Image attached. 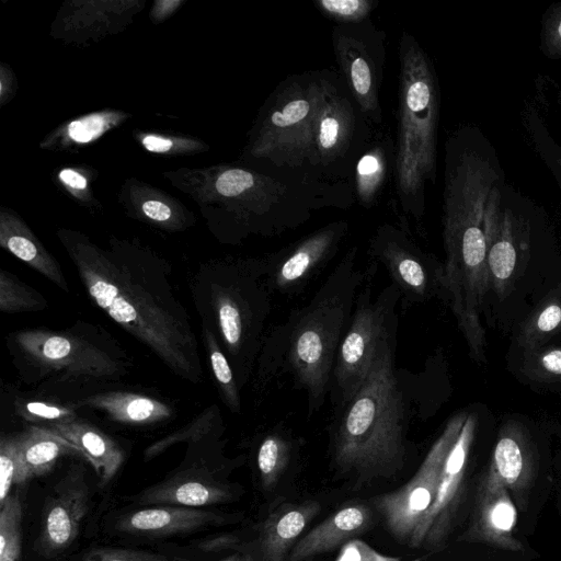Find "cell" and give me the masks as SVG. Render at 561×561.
Here are the masks:
<instances>
[{
    "label": "cell",
    "instance_id": "20",
    "mask_svg": "<svg viewBox=\"0 0 561 561\" xmlns=\"http://www.w3.org/2000/svg\"><path fill=\"white\" fill-rule=\"evenodd\" d=\"M371 508L364 503H350L327 517L294 546L286 561L309 558L341 548L347 541L366 533L373 524Z\"/></svg>",
    "mask_w": 561,
    "mask_h": 561
},
{
    "label": "cell",
    "instance_id": "8",
    "mask_svg": "<svg viewBox=\"0 0 561 561\" xmlns=\"http://www.w3.org/2000/svg\"><path fill=\"white\" fill-rule=\"evenodd\" d=\"M320 82L294 88L279 98L259 128L252 153L278 162L316 157V122Z\"/></svg>",
    "mask_w": 561,
    "mask_h": 561
},
{
    "label": "cell",
    "instance_id": "19",
    "mask_svg": "<svg viewBox=\"0 0 561 561\" xmlns=\"http://www.w3.org/2000/svg\"><path fill=\"white\" fill-rule=\"evenodd\" d=\"M320 512L321 505L314 500L283 503L261 523L254 548L242 550L251 552L256 561H286L302 531Z\"/></svg>",
    "mask_w": 561,
    "mask_h": 561
},
{
    "label": "cell",
    "instance_id": "37",
    "mask_svg": "<svg viewBox=\"0 0 561 561\" xmlns=\"http://www.w3.org/2000/svg\"><path fill=\"white\" fill-rule=\"evenodd\" d=\"M18 412L24 419L37 422V426L43 425L42 427L77 419L73 410L69 408L39 401L23 402L18 405Z\"/></svg>",
    "mask_w": 561,
    "mask_h": 561
},
{
    "label": "cell",
    "instance_id": "4",
    "mask_svg": "<svg viewBox=\"0 0 561 561\" xmlns=\"http://www.w3.org/2000/svg\"><path fill=\"white\" fill-rule=\"evenodd\" d=\"M439 93L427 55L409 34L400 42L397 190L405 211L421 217L424 187L436 174Z\"/></svg>",
    "mask_w": 561,
    "mask_h": 561
},
{
    "label": "cell",
    "instance_id": "31",
    "mask_svg": "<svg viewBox=\"0 0 561 561\" xmlns=\"http://www.w3.org/2000/svg\"><path fill=\"white\" fill-rule=\"evenodd\" d=\"M0 561H22V503L18 492L0 504Z\"/></svg>",
    "mask_w": 561,
    "mask_h": 561
},
{
    "label": "cell",
    "instance_id": "15",
    "mask_svg": "<svg viewBox=\"0 0 561 561\" xmlns=\"http://www.w3.org/2000/svg\"><path fill=\"white\" fill-rule=\"evenodd\" d=\"M345 225L327 226L293 248L264 260L271 293L297 295L333 257L345 233Z\"/></svg>",
    "mask_w": 561,
    "mask_h": 561
},
{
    "label": "cell",
    "instance_id": "34",
    "mask_svg": "<svg viewBox=\"0 0 561 561\" xmlns=\"http://www.w3.org/2000/svg\"><path fill=\"white\" fill-rule=\"evenodd\" d=\"M385 175V156L380 149L366 152L356 165V191L364 204H370Z\"/></svg>",
    "mask_w": 561,
    "mask_h": 561
},
{
    "label": "cell",
    "instance_id": "3",
    "mask_svg": "<svg viewBox=\"0 0 561 561\" xmlns=\"http://www.w3.org/2000/svg\"><path fill=\"white\" fill-rule=\"evenodd\" d=\"M396 337L397 329L383 339L368 376L332 426L333 462L358 483L389 478L405 461L409 404L394 369Z\"/></svg>",
    "mask_w": 561,
    "mask_h": 561
},
{
    "label": "cell",
    "instance_id": "32",
    "mask_svg": "<svg viewBox=\"0 0 561 561\" xmlns=\"http://www.w3.org/2000/svg\"><path fill=\"white\" fill-rule=\"evenodd\" d=\"M47 300L15 275L0 271V310L5 313L43 310Z\"/></svg>",
    "mask_w": 561,
    "mask_h": 561
},
{
    "label": "cell",
    "instance_id": "21",
    "mask_svg": "<svg viewBox=\"0 0 561 561\" xmlns=\"http://www.w3.org/2000/svg\"><path fill=\"white\" fill-rule=\"evenodd\" d=\"M334 49L362 112L375 115L378 103V69L368 47L353 34L337 31Z\"/></svg>",
    "mask_w": 561,
    "mask_h": 561
},
{
    "label": "cell",
    "instance_id": "12",
    "mask_svg": "<svg viewBox=\"0 0 561 561\" xmlns=\"http://www.w3.org/2000/svg\"><path fill=\"white\" fill-rule=\"evenodd\" d=\"M91 489L85 470L71 466L53 486L44 504L35 550L44 560H54L76 543L91 508Z\"/></svg>",
    "mask_w": 561,
    "mask_h": 561
},
{
    "label": "cell",
    "instance_id": "6",
    "mask_svg": "<svg viewBox=\"0 0 561 561\" xmlns=\"http://www.w3.org/2000/svg\"><path fill=\"white\" fill-rule=\"evenodd\" d=\"M376 264L368 266L351 321L339 346L331 378V401L335 410L344 407L359 390L374 364L383 339L398 328L396 307L401 299L398 288L390 284L376 297L371 278Z\"/></svg>",
    "mask_w": 561,
    "mask_h": 561
},
{
    "label": "cell",
    "instance_id": "24",
    "mask_svg": "<svg viewBox=\"0 0 561 561\" xmlns=\"http://www.w3.org/2000/svg\"><path fill=\"white\" fill-rule=\"evenodd\" d=\"M15 437L22 484L34 477L46 474L65 456L83 457L76 445L42 426H28Z\"/></svg>",
    "mask_w": 561,
    "mask_h": 561
},
{
    "label": "cell",
    "instance_id": "22",
    "mask_svg": "<svg viewBox=\"0 0 561 561\" xmlns=\"http://www.w3.org/2000/svg\"><path fill=\"white\" fill-rule=\"evenodd\" d=\"M76 445L96 471L102 486L111 482L124 462V451L108 435L77 419L45 427Z\"/></svg>",
    "mask_w": 561,
    "mask_h": 561
},
{
    "label": "cell",
    "instance_id": "42",
    "mask_svg": "<svg viewBox=\"0 0 561 561\" xmlns=\"http://www.w3.org/2000/svg\"><path fill=\"white\" fill-rule=\"evenodd\" d=\"M141 211L149 219L157 222H168L172 218V208L164 202L156 198L146 199Z\"/></svg>",
    "mask_w": 561,
    "mask_h": 561
},
{
    "label": "cell",
    "instance_id": "46",
    "mask_svg": "<svg viewBox=\"0 0 561 561\" xmlns=\"http://www.w3.org/2000/svg\"><path fill=\"white\" fill-rule=\"evenodd\" d=\"M233 552L217 561H256L255 557L247 550H232Z\"/></svg>",
    "mask_w": 561,
    "mask_h": 561
},
{
    "label": "cell",
    "instance_id": "2",
    "mask_svg": "<svg viewBox=\"0 0 561 561\" xmlns=\"http://www.w3.org/2000/svg\"><path fill=\"white\" fill-rule=\"evenodd\" d=\"M352 248L304 307L265 339L260 376L283 371L307 396L308 417L318 412L330 391L336 353L346 332L366 271L357 267Z\"/></svg>",
    "mask_w": 561,
    "mask_h": 561
},
{
    "label": "cell",
    "instance_id": "33",
    "mask_svg": "<svg viewBox=\"0 0 561 561\" xmlns=\"http://www.w3.org/2000/svg\"><path fill=\"white\" fill-rule=\"evenodd\" d=\"M79 561H197L173 552L131 548L93 547L85 550Z\"/></svg>",
    "mask_w": 561,
    "mask_h": 561
},
{
    "label": "cell",
    "instance_id": "16",
    "mask_svg": "<svg viewBox=\"0 0 561 561\" xmlns=\"http://www.w3.org/2000/svg\"><path fill=\"white\" fill-rule=\"evenodd\" d=\"M524 416H506L496 434L488 466L508 489L520 511L538 469V448L533 426Z\"/></svg>",
    "mask_w": 561,
    "mask_h": 561
},
{
    "label": "cell",
    "instance_id": "43",
    "mask_svg": "<svg viewBox=\"0 0 561 561\" xmlns=\"http://www.w3.org/2000/svg\"><path fill=\"white\" fill-rule=\"evenodd\" d=\"M144 147L151 152L167 153L173 150L182 149L184 142L179 140L174 142L173 139L157 135H146L141 138Z\"/></svg>",
    "mask_w": 561,
    "mask_h": 561
},
{
    "label": "cell",
    "instance_id": "9",
    "mask_svg": "<svg viewBox=\"0 0 561 561\" xmlns=\"http://www.w3.org/2000/svg\"><path fill=\"white\" fill-rule=\"evenodd\" d=\"M14 342L26 362L44 373L88 379H114L123 365L103 347L70 332L23 330Z\"/></svg>",
    "mask_w": 561,
    "mask_h": 561
},
{
    "label": "cell",
    "instance_id": "5",
    "mask_svg": "<svg viewBox=\"0 0 561 561\" xmlns=\"http://www.w3.org/2000/svg\"><path fill=\"white\" fill-rule=\"evenodd\" d=\"M270 294L264 260L229 265L210 285L211 307L239 387L247 382L265 341Z\"/></svg>",
    "mask_w": 561,
    "mask_h": 561
},
{
    "label": "cell",
    "instance_id": "28",
    "mask_svg": "<svg viewBox=\"0 0 561 561\" xmlns=\"http://www.w3.org/2000/svg\"><path fill=\"white\" fill-rule=\"evenodd\" d=\"M294 439L280 427H274L261 439L256 450V468L265 491L273 490L289 466Z\"/></svg>",
    "mask_w": 561,
    "mask_h": 561
},
{
    "label": "cell",
    "instance_id": "25",
    "mask_svg": "<svg viewBox=\"0 0 561 561\" xmlns=\"http://www.w3.org/2000/svg\"><path fill=\"white\" fill-rule=\"evenodd\" d=\"M0 244L59 288L66 293L69 291L68 284L58 262L44 248L28 227L11 213H1Z\"/></svg>",
    "mask_w": 561,
    "mask_h": 561
},
{
    "label": "cell",
    "instance_id": "47",
    "mask_svg": "<svg viewBox=\"0 0 561 561\" xmlns=\"http://www.w3.org/2000/svg\"><path fill=\"white\" fill-rule=\"evenodd\" d=\"M560 286H561V283H560Z\"/></svg>",
    "mask_w": 561,
    "mask_h": 561
},
{
    "label": "cell",
    "instance_id": "36",
    "mask_svg": "<svg viewBox=\"0 0 561 561\" xmlns=\"http://www.w3.org/2000/svg\"><path fill=\"white\" fill-rule=\"evenodd\" d=\"M116 117L115 113H95L83 116L66 127V136L69 141L76 144L93 141L114 125Z\"/></svg>",
    "mask_w": 561,
    "mask_h": 561
},
{
    "label": "cell",
    "instance_id": "1",
    "mask_svg": "<svg viewBox=\"0 0 561 561\" xmlns=\"http://www.w3.org/2000/svg\"><path fill=\"white\" fill-rule=\"evenodd\" d=\"M60 239L94 304L175 375L202 381L198 342L167 266L139 249L105 250L75 233H62Z\"/></svg>",
    "mask_w": 561,
    "mask_h": 561
},
{
    "label": "cell",
    "instance_id": "30",
    "mask_svg": "<svg viewBox=\"0 0 561 561\" xmlns=\"http://www.w3.org/2000/svg\"><path fill=\"white\" fill-rule=\"evenodd\" d=\"M203 333L213 375L221 398L231 412L239 413L241 408L239 385L230 362L222 353L217 337L207 325H204Z\"/></svg>",
    "mask_w": 561,
    "mask_h": 561
},
{
    "label": "cell",
    "instance_id": "7",
    "mask_svg": "<svg viewBox=\"0 0 561 561\" xmlns=\"http://www.w3.org/2000/svg\"><path fill=\"white\" fill-rule=\"evenodd\" d=\"M463 414L465 410L447 422L420 468L405 484L373 500L389 533L402 543L409 546L434 502L445 458L459 432Z\"/></svg>",
    "mask_w": 561,
    "mask_h": 561
},
{
    "label": "cell",
    "instance_id": "39",
    "mask_svg": "<svg viewBox=\"0 0 561 561\" xmlns=\"http://www.w3.org/2000/svg\"><path fill=\"white\" fill-rule=\"evenodd\" d=\"M541 46L549 57L561 58V3L551 7L545 15Z\"/></svg>",
    "mask_w": 561,
    "mask_h": 561
},
{
    "label": "cell",
    "instance_id": "26",
    "mask_svg": "<svg viewBox=\"0 0 561 561\" xmlns=\"http://www.w3.org/2000/svg\"><path fill=\"white\" fill-rule=\"evenodd\" d=\"M81 404L103 411L113 421L134 425L160 422L171 415L165 403L131 392L98 393L83 399Z\"/></svg>",
    "mask_w": 561,
    "mask_h": 561
},
{
    "label": "cell",
    "instance_id": "29",
    "mask_svg": "<svg viewBox=\"0 0 561 561\" xmlns=\"http://www.w3.org/2000/svg\"><path fill=\"white\" fill-rule=\"evenodd\" d=\"M517 375L533 387L561 391V346L547 345L522 354Z\"/></svg>",
    "mask_w": 561,
    "mask_h": 561
},
{
    "label": "cell",
    "instance_id": "18",
    "mask_svg": "<svg viewBox=\"0 0 561 561\" xmlns=\"http://www.w3.org/2000/svg\"><path fill=\"white\" fill-rule=\"evenodd\" d=\"M239 491L236 484L220 480L206 467L191 466L141 490L128 500L138 506L175 505L209 508L234 501Z\"/></svg>",
    "mask_w": 561,
    "mask_h": 561
},
{
    "label": "cell",
    "instance_id": "17",
    "mask_svg": "<svg viewBox=\"0 0 561 561\" xmlns=\"http://www.w3.org/2000/svg\"><path fill=\"white\" fill-rule=\"evenodd\" d=\"M516 523L517 511L508 489L486 465L477 485L469 527L459 540L523 551V545L514 537Z\"/></svg>",
    "mask_w": 561,
    "mask_h": 561
},
{
    "label": "cell",
    "instance_id": "23",
    "mask_svg": "<svg viewBox=\"0 0 561 561\" xmlns=\"http://www.w3.org/2000/svg\"><path fill=\"white\" fill-rule=\"evenodd\" d=\"M316 122V157L322 162L336 158L350 139L353 114L348 102L335 89L322 81Z\"/></svg>",
    "mask_w": 561,
    "mask_h": 561
},
{
    "label": "cell",
    "instance_id": "38",
    "mask_svg": "<svg viewBox=\"0 0 561 561\" xmlns=\"http://www.w3.org/2000/svg\"><path fill=\"white\" fill-rule=\"evenodd\" d=\"M320 11L340 22H359L373 10L370 0H317Z\"/></svg>",
    "mask_w": 561,
    "mask_h": 561
},
{
    "label": "cell",
    "instance_id": "40",
    "mask_svg": "<svg viewBox=\"0 0 561 561\" xmlns=\"http://www.w3.org/2000/svg\"><path fill=\"white\" fill-rule=\"evenodd\" d=\"M334 561H404L400 557L386 556L358 538L344 543ZM410 561H421L420 559Z\"/></svg>",
    "mask_w": 561,
    "mask_h": 561
},
{
    "label": "cell",
    "instance_id": "13",
    "mask_svg": "<svg viewBox=\"0 0 561 561\" xmlns=\"http://www.w3.org/2000/svg\"><path fill=\"white\" fill-rule=\"evenodd\" d=\"M238 514L175 505H148L119 511L106 518V531L136 540L186 536L210 527L236 523Z\"/></svg>",
    "mask_w": 561,
    "mask_h": 561
},
{
    "label": "cell",
    "instance_id": "45",
    "mask_svg": "<svg viewBox=\"0 0 561 561\" xmlns=\"http://www.w3.org/2000/svg\"><path fill=\"white\" fill-rule=\"evenodd\" d=\"M181 2L180 1H159L156 2L154 7L162 10H153V18L158 19V21L164 19L170 12L176 8Z\"/></svg>",
    "mask_w": 561,
    "mask_h": 561
},
{
    "label": "cell",
    "instance_id": "14",
    "mask_svg": "<svg viewBox=\"0 0 561 561\" xmlns=\"http://www.w3.org/2000/svg\"><path fill=\"white\" fill-rule=\"evenodd\" d=\"M490 247L488 253L489 295L502 300L517 279L522 260L529 248L527 222L512 213L501 209V194L495 185L489 196L485 209Z\"/></svg>",
    "mask_w": 561,
    "mask_h": 561
},
{
    "label": "cell",
    "instance_id": "35",
    "mask_svg": "<svg viewBox=\"0 0 561 561\" xmlns=\"http://www.w3.org/2000/svg\"><path fill=\"white\" fill-rule=\"evenodd\" d=\"M21 469L15 435L0 439V504L12 493L13 485H21Z\"/></svg>",
    "mask_w": 561,
    "mask_h": 561
},
{
    "label": "cell",
    "instance_id": "41",
    "mask_svg": "<svg viewBox=\"0 0 561 561\" xmlns=\"http://www.w3.org/2000/svg\"><path fill=\"white\" fill-rule=\"evenodd\" d=\"M255 179L252 173L241 169L224 171L216 180V191L225 197H234L253 187Z\"/></svg>",
    "mask_w": 561,
    "mask_h": 561
},
{
    "label": "cell",
    "instance_id": "10",
    "mask_svg": "<svg viewBox=\"0 0 561 561\" xmlns=\"http://www.w3.org/2000/svg\"><path fill=\"white\" fill-rule=\"evenodd\" d=\"M477 410H465L459 432L445 458L434 502L419 525L409 547L437 551L454 529L465 492L470 455L480 427Z\"/></svg>",
    "mask_w": 561,
    "mask_h": 561
},
{
    "label": "cell",
    "instance_id": "27",
    "mask_svg": "<svg viewBox=\"0 0 561 561\" xmlns=\"http://www.w3.org/2000/svg\"><path fill=\"white\" fill-rule=\"evenodd\" d=\"M561 333V286L551 289L519 324L515 337L520 355L536 351Z\"/></svg>",
    "mask_w": 561,
    "mask_h": 561
},
{
    "label": "cell",
    "instance_id": "44",
    "mask_svg": "<svg viewBox=\"0 0 561 561\" xmlns=\"http://www.w3.org/2000/svg\"><path fill=\"white\" fill-rule=\"evenodd\" d=\"M59 179L66 186L75 192L84 191L88 186L87 179L73 169H64L59 173Z\"/></svg>",
    "mask_w": 561,
    "mask_h": 561
},
{
    "label": "cell",
    "instance_id": "11",
    "mask_svg": "<svg viewBox=\"0 0 561 561\" xmlns=\"http://www.w3.org/2000/svg\"><path fill=\"white\" fill-rule=\"evenodd\" d=\"M370 253L383 264L403 302L446 300L444 263L423 252L404 232L380 227L370 240Z\"/></svg>",
    "mask_w": 561,
    "mask_h": 561
}]
</instances>
